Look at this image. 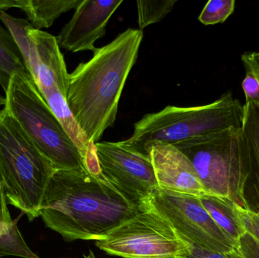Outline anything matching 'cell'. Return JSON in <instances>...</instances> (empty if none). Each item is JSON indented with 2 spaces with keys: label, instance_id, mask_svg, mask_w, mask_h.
I'll return each mask as SVG.
<instances>
[{
  "label": "cell",
  "instance_id": "obj_1",
  "mask_svg": "<svg viewBox=\"0 0 259 258\" xmlns=\"http://www.w3.org/2000/svg\"><path fill=\"white\" fill-rule=\"evenodd\" d=\"M139 211L140 206L130 202L103 175L56 170L40 216L48 228L65 240L98 242Z\"/></svg>",
  "mask_w": 259,
  "mask_h": 258
},
{
  "label": "cell",
  "instance_id": "obj_2",
  "mask_svg": "<svg viewBox=\"0 0 259 258\" xmlns=\"http://www.w3.org/2000/svg\"><path fill=\"white\" fill-rule=\"evenodd\" d=\"M143 30L128 28L69 74L66 101L87 137L100 142L116 121L120 98L137 62Z\"/></svg>",
  "mask_w": 259,
  "mask_h": 258
},
{
  "label": "cell",
  "instance_id": "obj_3",
  "mask_svg": "<svg viewBox=\"0 0 259 258\" xmlns=\"http://www.w3.org/2000/svg\"><path fill=\"white\" fill-rule=\"evenodd\" d=\"M191 162L205 195L227 198L248 209L244 188L252 157L242 127H231L175 144Z\"/></svg>",
  "mask_w": 259,
  "mask_h": 258
},
{
  "label": "cell",
  "instance_id": "obj_4",
  "mask_svg": "<svg viewBox=\"0 0 259 258\" xmlns=\"http://www.w3.org/2000/svg\"><path fill=\"white\" fill-rule=\"evenodd\" d=\"M15 119L0 111V171L8 204L32 221L40 216L49 183L56 171Z\"/></svg>",
  "mask_w": 259,
  "mask_h": 258
},
{
  "label": "cell",
  "instance_id": "obj_5",
  "mask_svg": "<svg viewBox=\"0 0 259 258\" xmlns=\"http://www.w3.org/2000/svg\"><path fill=\"white\" fill-rule=\"evenodd\" d=\"M3 109L56 170L87 171L81 153L44 100L27 72L11 77Z\"/></svg>",
  "mask_w": 259,
  "mask_h": 258
},
{
  "label": "cell",
  "instance_id": "obj_6",
  "mask_svg": "<svg viewBox=\"0 0 259 258\" xmlns=\"http://www.w3.org/2000/svg\"><path fill=\"white\" fill-rule=\"evenodd\" d=\"M243 112V105L231 92L205 106H167L137 121L132 136L126 141L140 152L149 156L148 148L155 142L175 145L213 132L242 127Z\"/></svg>",
  "mask_w": 259,
  "mask_h": 258
},
{
  "label": "cell",
  "instance_id": "obj_7",
  "mask_svg": "<svg viewBox=\"0 0 259 258\" xmlns=\"http://www.w3.org/2000/svg\"><path fill=\"white\" fill-rule=\"evenodd\" d=\"M96 245L124 258H179L187 251L186 242L147 201L140 204L135 216Z\"/></svg>",
  "mask_w": 259,
  "mask_h": 258
},
{
  "label": "cell",
  "instance_id": "obj_8",
  "mask_svg": "<svg viewBox=\"0 0 259 258\" xmlns=\"http://www.w3.org/2000/svg\"><path fill=\"white\" fill-rule=\"evenodd\" d=\"M0 20L13 36L39 92L58 89L66 98L69 73L56 36L36 30L27 20L6 12H0Z\"/></svg>",
  "mask_w": 259,
  "mask_h": 258
},
{
  "label": "cell",
  "instance_id": "obj_9",
  "mask_svg": "<svg viewBox=\"0 0 259 258\" xmlns=\"http://www.w3.org/2000/svg\"><path fill=\"white\" fill-rule=\"evenodd\" d=\"M145 201L163 217L179 236L205 249L227 253L239 248L214 222L199 196L158 188Z\"/></svg>",
  "mask_w": 259,
  "mask_h": 258
},
{
  "label": "cell",
  "instance_id": "obj_10",
  "mask_svg": "<svg viewBox=\"0 0 259 258\" xmlns=\"http://www.w3.org/2000/svg\"><path fill=\"white\" fill-rule=\"evenodd\" d=\"M96 154L103 177L136 205L158 189L150 158L127 141L98 142Z\"/></svg>",
  "mask_w": 259,
  "mask_h": 258
},
{
  "label": "cell",
  "instance_id": "obj_11",
  "mask_svg": "<svg viewBox=\"0 0 259 258\" xmlns=\"http://www.w3.org/2000/svg\"><path fill=\"white\" fill-rule=\"evenodd\" d=\"M123 0H83L72 18L56 36L60 48L72 53L95 51V43L106 32V26Z\"/></svg>",
  "mask_w": 259,
  "mask_h": 258
},
{
  "label": "cell",
  "instance_id": "obj_12",
  "mask_svg": "<svg viewBox=\"0 0 259 258\" xmlns=\"http://www.w3.org/2000/svg\"><path fill=\"white\" fill-rule=\"evenodd\" d=\"M148 154L159 189L196 196L205 193L191 162L175 145L155 142Z\"/></svg>",
  "mask_w": 259,
  "mask_h": 258
},
{
  "label": "cell",
  "instance_id": "obj_13",
  "mask_svg": "<svg viewBox=\"0 0 259 258\" xmlns=\"http://www.w3.org/2000/svg\"><path fill=\"white\" fill-rule=\"evenodd\" d=\"M83 0H17L18 9L25 14L36 30L49 28L62 14L77 9Z\"/></svg>",
  "mask_w": 259,
  "mask_h": 258
},
{
  "label": "cell",
  "instance_id": "obj_14",
  "mask_svg": "<svg viewBox=\"0 0 259 258\" xmlns=\"http://www.w3.org/2000/svg\"><path fill=\"white\" fill-rule=\"evenodd\" d=\"M199 199L217 225L225 234L240 247L242 238L246 234L236 213L235 203L227 198L214 195H200Z\"/></svg>",
  "mask_w": 259,
  "mask_h": 258
},
{
  "label": "cell",
  "instance_id": "obj_15",
  "mask_svg": "<svg viewBox=\"0 0 259 258\" xmlns=\"http://www.w3.org/2000/svg\"><path fill=\"white\" fill-rule=\"evenodd\" d=\"M27 72L13 36L0 24V86L7 90L11 77L16 73Z\"/></svg>",
  "mask_w": 259,
  "mask_h": 258
},
{
  "label": "cell",
  "instance_id": "obj_16",
  "mask_svg": "<svg viewBox=\"0 0 259 258\" xmlns=\"http://www.w3.org/2000/svg\"><path fill=\"white\" fill-rule=\"evenodd\" d=\"M243 108L242 128L249 143L252 168L255 170L259 188V106L252 103H245Z\"/></svg>",
  "mask_w": 259,
  "mask_h": 258
},
{
  "label": "cell",
  "instance_id": "obj_17",
  "mask_svg": "<svg viewBox=\"0 0 259 258\" xmlns=\"http://www.w3.org/2000/svg\"><path fill=\"white\" fill-rule=\"evenodd\" d=\"M177 0L164 1H137L139 30L159 22L170 13Z\"/></svg>",
  "mask_w": 259,
  "mask_h": 258
},
{
  "label": "cell",
  "instance_id": "obj_18",
  "mask_svg": "<svg viewBox=\"0 0 259 258\" xmlns=\"http://www.w3.org/2000/svg\"><path fill=\"white\" fill-rule=\"evenodd\" d=\"M13 255L24 258H39L26 244L18 228V220L12 221L9 230L0 236V257Z\"/></svg>",
  "mask_w": 259,
  "mask_h": 258
},
{
  "label": "cell",
  "instance_id": "obj_19",
  "mask_svg": "<svg viewBox=\"0 0 259 258\" xmlns=\"http://www.w3.org/2000/svg\"><path fill=\"white\" fill-rule=\"evenodd\" d=\"M234 0H210L202 9L199 21L205 25H214L225 22L234 12Z\"/></svg>",
  "mask_w": 259,
  "mask_h": 258
},
{
  "label": "cell",
  "instance_id": "obj_20",
  "mask_svg": "<svg viewBox=\"0 0 259 258\" xmlns=\"http://www.w3.org/2000/svg\"><path fill=\"white\" fill-rule=\"evenodd\" d=\"M181 239L186 242L187 245V251L184 255L179 258H246L243 251L238 248L227 253L213 252L209 250L205 249L188 239L181 236Z\"/></svg>",
  "mask_w": 259,
  "mask_h": 258
},
{
  "label": "cell",
  "instance_id": "obj_21",
  "mask_svg": "<svg viewBox=\"0 0 259 258\" xmlns=\"http://www.w3.org/2000/svg\"><path fill=\"white\" fill-rule=\"evenodd\" d=\"M236 213L246 233L259 242V213L236 204Z\"/></svg>",
  "mask_w": 259,
  "mask_h": 258
},
{
  "label": "cell",
  "instance_id": "obj_22",
  "mask_svg": "<svg viewBox=\"0 0 259 258\" xmlns=\"http://www.w3.org/2000/svg\"><path fill=\"white\" fill-rule=\"evenodd\" d=\"M240 248L246 258H259V242L248 233L242 238Z\"/></svg>",
  "mask_w": 259,
  "mask_h": 258
},
{
  "label": "cell",
  "instance_id": "obj_23",
  "mask_svg": "<svg viewBox=\"0 0 259 258\" xmlns=\"http://www.w3.org/2000/svg\"><path fill=\"white\" fill-rule=\"evenodd\" d=\"M7 199L5 192L4 182L0 171V222L11 224L12 222L10 213L8 209Z\"/></svg>",
  "mask_w": 259,
  "mask_h": 258
},
{
  "label": "cell",
  "instance_id": "obj_24",
  "mask_svg": "<svg viewBox=\"0 0 259 258\" xmlns=\"http://www.w3.org/2000/svg\"><path fill=\"white\" fill-rule=\"evenodd\" d=\"M242 62L248 64L254 70L259 80V61L256 56V51L245 53L241 56Z\"/></svg>",
  "mask_w": 259,
  "mask_h": 258
},
{
  "label": "cell",
  "instance_id": "obj_25",
  "mask_svg": "<svg viewBox=\"0 0 259 258\" xmlns=\"http://www.w3.org/2000/svg\"><path fill=\"white\" fill-rule=\"evenodd\" d=\"M12 8H18L17 0H0V12H6Z\"/></svg>",
  "mask_w": 259,
  "mask_h": 258
},
{
  "label": "cell",
  "instance_id": "obj_26",
  "mask_svg": "<svg viewBox=\"0 0 259 258\" xmlns=\"http://www.w3.org/2000/svg\"><path fill=\"white\" fill-rule=\"evenodd\" d=\"M10 224H5V223L0 222V236L6 233L9 230Z\"/></svg>",
  "mask_w": 259,
  "mask_h": 258
},
{
  "label": "cell",
  "instance_id": "obj_27",
  "mask_svg": "<svg viewBox=\"0 0 259 258\" xmlns=\"http://www.w3.org/2000/svg\"><path fill=\"white\" fill-rule=\"evenodd\" d=\"M6 97L0 95V107H1V106H5V105H6Z\"/></svg>",
  "mask_w": 259,
  "mask_h": 258
},
{
  "label": "cell",
  "instance_id": "obj_28",
  "mask_svg": "<svg viewBox=\"0 0 259 258\" xmlns=\"http://www.w3.org/2000/svg\"><path fill=\"white\" fill-rule=\"evenodd\" d=\"M83 257H84V258H97L92 251H90L89 254H88V255H85L84 254Z\"/></svg>",
  "mask_w": 259,
  "mask_h": 258
},
{
  "label": "cell",
  "instance_id": "obj_29",
  "mask_svg": "<svg viewBox=\"0 0 259 258\" xmlns=\"http://www.w3.org/2000/svg\"><path fill=\"white\" fill-rule=\"evenodd\" d=\"M256 56L258 58V60L259 61V51H256Z\"/></svg>",
  "mask_w": 259,
  "mask_h": 258
}]
</instances>
